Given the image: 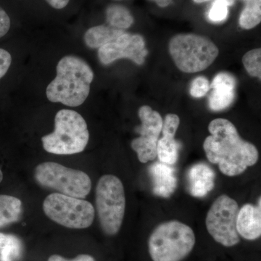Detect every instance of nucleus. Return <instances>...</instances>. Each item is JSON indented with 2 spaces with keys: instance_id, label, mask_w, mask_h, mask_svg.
Masks as SVG:
<instances>
[{
  "instance_id": "obj_20",
  "label": "nucleus",
  "mask_w": 261,
  "mask_h": 261,
  "mask_svg": "<svg viewBox=\"0 0 261 261\" xmlns=\"http://www.w3.org/2000/svg\"><path fill=\"white\" fill-rule=\"evenodd\" d=\"M21 251V243L18 238L0 233V261H14Z\"/></svg>"
},
{
  "instance_id": "obj_23",
  "label": "nucleus",
  "mask_w": 261,
  "mask_h": 261,
  "mask_svg": "<svg viewBox=\"0 0 261 261\" xmlns=\"http://www.w3.org/2000/svg\"><path fill=\"white\" fill-rule=\"evenodd\" d=\"M228 7L224 0H216L209 10V20L214 23L224 21L228 17Z\"/></svg>"
},
{
  "instance_id": "obj_12",
  "label": "nucleus",
  "mask_w": 261,
  "mask_h": 261,
  "mask_svg": "<svg viewBox=\"0 0 261 261\" xmlns=\"http://www.w3.org/2000/svg\"><path fill=\"white\" fill-rule=\"evenodd\" d=\"M180 124L179 117L176 114H168L163 123V137L159 139L157 146V157L160 162L165 164H175L178 161V145L175 135Z\"/></svg>"
},
{
  "instance_id": "obj_5",
  "label": "nucleus",
  "mask_w": 261,
  "mask_h": 261,
  "mask_svg": "<svg viewBox=\"0 0 261 261\" xmlns=\"http://www.w3.org/2000/svg\"><path fill=\"white\" fill-rule=\"evenodd\" d=\"M168 49L176 67L187 73L205 70L219 53V48L211 39L195 34L174 36L170 40Z\"/></svg>"
},
{
  "instance_id": "obj_8",
  "label": "nucleus",
  "mask_w": 261,
  "mask_h": 261,
  "mask_svg": "<svg viewBox=\"0 0 261 261\" xmlns=\"http://www.w3.org/2000/svg\"><path fill=\"white\" fill-rule=\"evenodd\" d=\"M43 210L57 224L75 229L89 227L95 214L88 201L60 193L48 195L43 202Z\"/></svg>"
},
{
  "instance_id": "obj_17",
  "label": "nucleus",
  "mask_w": 261,
  "mask_h": 261,
  "mask_svg": "<svg viewBox=\"0 0 261 261\" xmlns=\"http://www.w3.org/2000/svg\"><path fill=\"white\" fill-rule=\"evenodd\" d=\"M22 211L21 201L10 195H0V228L16 222Z\"/></svg>"
},
{
  "instance_id": "obj_1",
  "label": "nucleus",
  "mask_w": 261,
  "mask_h": 261,
  "mask_svg": "<svg viewBox=\"0 0 261 261\" xmlns=\"http://www.w3.org/2000/svg\"><path fill=\"white\" fill-rule=\"evenodd\" d=\"M211 135L203 143L206 157L219 165L223 174L235 176L242 174L258 161V151L253 144L243 140L231 121L216 118L208 126Z\"/></svg>"
},
{
  "instance_id": "obj_14",
  "label": "nucleus",
  "mask_w": 261,
  "mask_h": 261,
  "mask_svg": "<svg viewBox=\"0 0 261 261\" xmlns=\"http://www.w3.org/2000/svg\"><path fill=\"white\" fill-rule=\"evenodd\" d=\"M188 190L195 197H203L214 190L215 173L205 163H197L189 170L187 174Z\"/></svg>"
},
{
  "instance_id": "obj_25",
  "label": "nucleus",
  "mask_w": 261,
  "mask_h": 261,
  "mask_svg": "<svg viewBox=\"0 0 261 261\" xmlns=\"http://www.w3.org/2000/svg\"><path fill=\"white\" fill-rule=\"evenodd\" d=\"M209 81L204 76H198L192 82L190 94L193 97L200 98L205 96L210 90Z\"/></svg>"
},
{
  "instance_id": "obj_24",
  "label": "nucleus",
  "mask_w": 261,
  "mask_h": 261,
  "mask_svg": "<svg viewBox=\"0 0 261 261\" xmlns=\"http://www.w3.org/2000/svg\"><path fill=\"white\" fill-rule=\"evenodd\" d=\"M210 87L213 89H224L235 90L236 79L231 73L222 72L215 76Z\"/></svg>"
},
{
  "instance_id": "obj_3",
  "label": "nucleus",
  "mask_w": 261,
  "mask_h": 261,
  "mask_svg": "<svg viewBox=\"0 0 261 261\" xmlns=\"http://www.w3.org/2000/svg\"><path fill=\"white\" fill-rule=\"evenodd\" d=\"M89 133L87 123L80 113L63 109L57 113L55 130L42 138L43 147L56 154L80 153L87 147Z\"/></svg>"
},
{
  "instance_id": "obj_9",
  "label": "nucleus",
  "mask_w": 261,
  "mask_h": 261,
  "mask_svg": "<svg viewBox=\"0 0 261 261\" xmlns=\"http://www.w3.org/2000/svg\"><path fill=\"white\" fill-rule=\"evenodd\" d=\"M239 210L238 202L227 195L219 196L214 201L206 216L205 224L215 241L227 247L240 243L236 228Z\"/></svg>"
},
{
  "instance_id": "obj_4",
  "label": "nucleus",
  "mask_w": 261,
  "mask_h": 261,
  "mask_svg": "<svg viewBox=\"0 0 261 261\" xmlns=\"http://www.w3.org/2000/svg\"><path fill=\"white\" fill-rule=\"evenodd\" d=\"M195 235L190 226L178 221L159 225L148 240L149 253L153 261H181L192 252Z\"/></svg>"
},
{
  "instance_id": "obj_27",
  "label": "nucleus",
  "mask_w": 261,
  "mask_h": 261,
  "mask_svg": "<svg viewBox=\"0 0 261 261\" xmlns=\"http://www.w3.org/2000/svg\"><path fill=\"white\" fill-rule=\"evenodd\" d=\"M10 24L9 15L0 7V38L4 37L9 32Z\"/></svg>"
},
{
  "instance_id": "obj_26",
  "label": "nucleus",
  "mask_w": 261,
  "mask_h": 261,
  "mask_svg": "<svg viewBox=\"0 0 261 261\" xmlns=\"http://www.w3.org/2000/svg\"><path fill=\"white\" fill-rule=\"evenodd\" d=\"M11 63V55L5 49L0 48V80L6 74Z\"/></svg>"
},
{
  "instance_id": "obj_7",
  "label": "nucleus",
  "mask_w": 261,
  "mask_h": 261,
  "mask_svg": "<svg viewBox=\"0 0 261 261\" xmlns=\"http://www.w3.org/2000/svg\"><path fill=\"white\" fill-rule=\"evenodd\" d=\"M34 177L43 187L76 198L87 197L92 189V181L87 173L54 162L43 163L37 166Z\"/></svg>"
},
{
  "instance_id": "obj_11",
  "label": "nucleus",
  "mask_w": 261,
  "mask_h": 261,
  "mask_svg": "<svg viewBox=\"0 0 261 261\" xmlns=\"http://www.w3.org/2000/svg\"><path fill=\"white\" fill-rule=\"evenodd\" d=\"M145 42L140 34L125 32L116 42L98 49V58L102 65L111 64L117 60L127 58L137 65H142L147 56Z\"/></svg>"
},
{
  "instance_id": "obj_22",
  "label": "nucleus",
  "mask_w": 261,
  "mask_h": 261,
  "mask_svg": "<svg viewBox=\"0 0 261 261\" xmlns=\"http://www.w3.org/2000/svg\"><path fill=\"white\" fill-rule=\"evenodd\" d=\"M244 67L251 76L261 78V49H254L245 53L243 58Z\"/></svg>"
},
{
  "instance_id": "obj_2",
  "label": "nucleus",
  "mask_w": 261,
  "mask_h": 261,
  "mask_svg": "<svg viewBox=\"0 0 261 261\" xmlns=\"http://www.w3.org/2000/svg\"><path fill=\"white\" fill-rule=\"evenodd\" d=\"M56 79L46 94L51 102L78 107L85 102L94 80V72L87 62L73 56L63 57L57 65Z\"/></svg>"
},
{
  "instance_id": "obj_31",
  "label": "nucleus",
  "mask_w": 261,
  "mask_h": 261,
  "mask_svg": "<svg viewBox=\"0 0 261 261\" xmlns=\"http://www.w3.org/2000/svg\"><path fill=\"white\" fill-rule=\"evenodd\" d=\"M193 1L197 4H200V3H205V2L210 1V0H193ZM224 1L227 3L228 6H232L235 3V0H224Z\"/></svg>"
},
{
  "instance_id": "obj_19",
  "label": "nucleus",
  "mask_w": 261,
  "mask_h": 261,
  "mask_svg": "<svg viewBox=\"0 0 261 261\" xmlns=\"http://www.w3.org/2000/svg\"><path fill=\"white\" fill-rule=\"evenodd\" d=\"M245 8L240 14L239 23L245 30L257 27L261 21V0H243Z\"/></svg>"
},
{
  "instance_id": "obj_21",
  "label": "nucleus",
  "mask_w": 261,
  "mask_h": 261,
  "mask_svg": "<svg viewBox=\"0 0 261 261\" xmlns=\"http://www.w3.org/2000/svg\"><path fill=\"white\" fill-rule=\"evenodd\" d=\"M235 98V90L214 89L209 96V107L214 111H221L229 107Z\"/></svg>"
},
{
  "instance_id": "obj_29",
  "label": "nucleus",
  "mask_w": 261,
  "mask_h": 261,
  "mask_svg": "<svg viewBox=\"0 0 261 261\" xmlns=\"http://www.w3.org/2000/svg\"><path fill=\"white\" fill-rule=\"evenodd\" d=\"M48 4L56 9H63L68 5L70 0H46Z\"/></svg>"
},
{
  "instance_id": "obj_28",
  "label": "nucleus",
  "mask_w": 261,
  "mask_h": 261,
  "mask_svg": "<svg viewBox=\"0 0 261 261\" xmlns=\"http://www.w3.org/2000/svg\"><path fill=\"white\" fill-rule=\"evenodd\" d=\"M48 261H95V260L89 255H80L75 257V258L71 259V260L64 258V257L60 256V255H51Z\"/></svg>"
},
{
  "instance_id": "obj_10",
  "label": "nucleus",
  "mask_w": 261,
  "mask_h": 261,
  "mask_svg": "<svg viewBox=\"0 0 261 261\" xmlns=\"http://www.w3.org/2000/svg\"><path fill=\"white\" fill-rule=\"evenodd\" d=\"M142 124L137 128L140 137L130 143L137 152L139 161L146 163L157 158V146L163 127V118L159 112L148 106H142L139 110Z\"/></svg>"
},
{
  "instance_id": "obj_16",
  "label": "nucleus",
  "mask_w": 261,
  "mask_h": 261,
  "mask_svg": "<svg viewBox=\"0 0 261 261\" xmlns=\"http://www.w3.org/2000/svg\"><path fill=\"white\" fill-rule=\"evenodd\" d=\"M125 31L117 29L110 25H97L87 31L84 36V40L87 47L92 49L99 48L116 42Z\"/></svg>"
},
{
  "instance_id": "obj_13",
  "label": "nucleus",
  "mask_w": 261,
  "mask_h": 261,
  "mask_svg": "<svg viewBox=\"0 0 261 261\" xmlns=\"http://www.w3.org/2000/svg\"><path fill=\"white\" fill-rule=\"evenodd\" d=\"M245 204L239 210L236 228L239 235L247 240H255L261 235V202Z\"/></svg>"
},
{
  "instance_id": "obj_15",
  "label": "nucleus",
  "mask_w": 261,
  "mask_h": 261,
  "mask_svg": "<svg viewBox=\"0 0 261 261\" xmlns=\"http://www.w3.org/2000/svg\"><path fill=\"white\" fill-rule=\"evenodd\" d=\"M154 195L169 197L177 187V178L174 169L170 165L161 162L154 163L149 167Z\"/></svg>"
},
{
  "instance_id": "obj_32",
  "label": "nucleus",
  "mask_w": 261,
  "mask_h": 261,
  "mask_svg": "<svg viewBox=\"0 0 261 261\" xmlns=\"http://www.w3.org/2000/svg\"><path fill=\"white\" fill-rule=\"evenodd\" d=\"M3 172H2L1 170H0V183H1V181H3Z\"/></svg>"
},
{
  "instance_id": "obj_30",
  "label": "nucleus",
  "mask_w": 261,
  "mask_h": 261,
  "mask_svg": "<svg viewBox=\"0 0 261 261\" xmlns=\"http://www.w3.org/2000/svg\"><path fill=\"white\" fill-rule=\"evenodd\" d=\"M150 1L154 2L160 8H166L169 6L172 3L173 0H150Z\"/></svg>"
},
{
  "instance_id": "obj_6",
  "label": "nucleus",
  "mask_w": 261,
  "mask_h": 261,
  "mask_svg": "<svg viewBox=\"0 0 261 261\" xmlns=\"http://www.w3.org/2000/svg\"><path fill=\"white\" fill-rule=\"evenodd\" d=\"M96 207L99 224L108 235L119 231L124 218L126 197L121 180L113 175H104L96 187Z\"/></svg>"
},
{
  "instance_id": "obj_18",
  "label": "nucleus",
  "mask_w": 261,
  "mask_h": 261,
  "mask_svg": "<svg viewBox=\"0 0 261 261\" xmlns=\"http://www.w3.org/2000/svg\"><path fill=\"white\" fill-rule=\"evenodd\" d=\"M106 20L110 27L123 31L130 28L135 22L129 10L119 5L108 7L106 10Z\"/></svg>"
}]
</instances>
